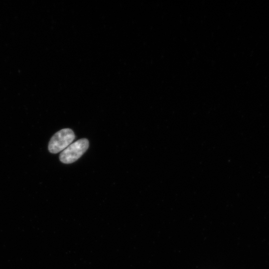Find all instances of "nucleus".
Segmentation results:
<instances>
[{
  "mask_svg": "<svg viewBox=\"0 0 269 269\" xmlns=\"http://www.w3.org/2000/svg\"><path fill=\"white\" fill-rule=\"evenodd\" d=\"M75 138V134L71 129H62L51 138L48 144V150L52 153L63 151L71 144Z\"/></svg>",
  "mask_w": 269,
  "mask_h": 269,
  "instance_id": "nucleus-1",
  "label": "nucleus"
},
{
  "mask_svg": "<svg viewBox=\"0 0 269 269\" xmlns=\"http://www.w3.org/2000/svg\"><path fill=\"white\" fill-rule=\"evenodd\" d=\"M88 147L89 141L87 139H80L64 149L60 154L59 159L64 163H73L86 152Z\"/></svg>",
  "mask_w": 269,
  "mask_h": 269,
  "instance_id": "nucleus-2",
  "label": "nucleus"
}]
</instances>
